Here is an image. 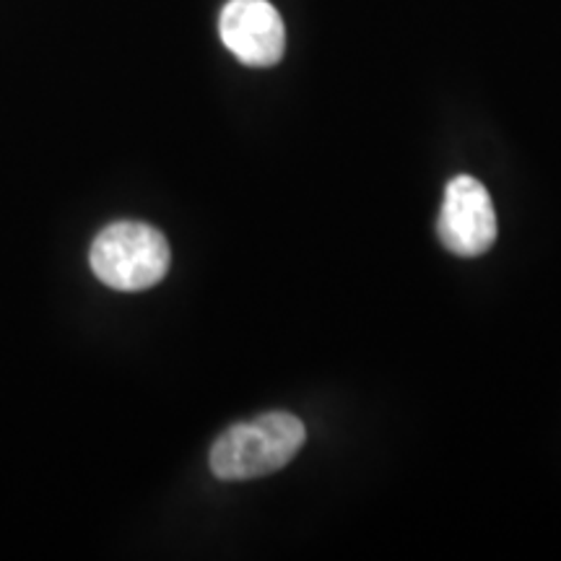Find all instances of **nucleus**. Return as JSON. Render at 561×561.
<instances>
[{
	"label": "nucleus",
	"instance_id": "f257e3e1",
	"mask_svg": "<svg viewBox=\"0 0 561 561\" xmlns=\"http://www.w3.org/2000/svg\"><path fill=\"white\" fill-rule=\"evenodd\" d=\"M305 424L291 413L263 416L229 426L210 447V471L221 481L263 479L297 458L305 445Z\"/></svg>",
	"mask_w": 561,
	"mask_h": 561
},
{
	"label": "nucleus",
	"instance_id": "f03ea898",
	"mask_svg": "<svg viewBox=\"0 0 561 561\" xmlns=\"http://www.w3.org/2000/svg\"><path fill=\"white\" fill-rule=\"evenodd\" d=\"M172 252L159 229L140 221H115L91 244L89 263L104 286L117 291H144L170 271Z\"/></svg>",
	"mask_w": 561,
	"mask_h": 561
},
{
	"label": "nucleus",
	"instance_id": "7ed1b4c3",
	"mask_svg": "<svg viewBox=\"0 0 561 561\" xmlns=\"http://www.w3.org/2000/svg\"><path fill=\"white\" fill-rule=\"evenodd\" d=\"M437 231L442 244L458 257H479L496 242L494 203L471 174H460L447 185Z\"/></svg>",
	"mask_w": 561,
	"mask_h": 561
},
{
	"label": "nucleus",
	"instance_id": "20e7f679",
	"mask_svg": "<svg viewBox=\"0 0 561 561\" xmlns=\"http://www.w3.org/2000/svg\"><path fill=\"white\" fill-rule=\"evenodd\" d=\"M227 50L250 68H271L284 58L286 30L268 0H229L219 19Z\"/></svg>",
	"mask_w": 561,
	"mask_h": 561
}]
</instances>
